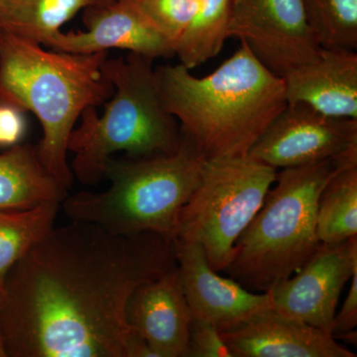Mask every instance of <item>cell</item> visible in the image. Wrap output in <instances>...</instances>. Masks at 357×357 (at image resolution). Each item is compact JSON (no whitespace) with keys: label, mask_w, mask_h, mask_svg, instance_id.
Segmentation results:
<instances>
[{"label":"cell","mask_w":357,"mask_h":357,"mask_svg":"<svg viewBox=\"0 0 357 357\" xmlns=\"http://www.w3.org/2000/svg\"><path fill=\"white\" fill-rule=\"evenodd\" d=\"M357 152L282 169L261 208L239 237L223 273L255 293L293 276L319 248L317 211L324 188Z\"/></svg>","instance_id":"cell-5"},{"label":"cell","mask_w":357,"mask_h":357,"mask_svg":"<svg viewBox=\"0 0 357 357\" xmlns=\"http://www.w3.org/2000/svg\"><path fill=\"white\" fill-rule=\"evenodd\" d=\"M354 152H357V119L328 116L302 103H287L248 155L278 170Z\"/></svg>","instance_id":"cell-9"},{"label":"cell","mask_w":357,"mask_h":357,"mask_svg":"<svg viewBox=\"0 0 357 357\" xmlns=\"http://www.w3.org/2000/svg\"><path fill=\"white\" fill-rule=\"evenodd\" d=\"M351 284L340 312L333 319L332 335L337 340L340 335L356 330L357 326V271L351 279Z\"/></svg>","instance_id":"cell-25"},{"label":"cell","mask_w":357,"mask_h":357,"mask_svg":"<svg viewBox=\"0 0 357 357\" xmlns=\"http://www.w3.org/2000/svg\"><path fill=\"white\" fill-rule=\"evenodd\" d=\"M192 319L177 267L141 284L126 306L128 325L157 357L188 356Z\"/></svg>","instance_id":"cell-13"},{"label":"cell","mask_w":357,"mask_h":357,"mask_svg":"<svg viewBox=\"0 0 357 357\" xmlns=\"http://www.w3.org/2000/svg\"><path fill=\"white\" fill-rule=\"evenodd\" d=\"M177 267L175 241L72 220L48 232L0 292L6 357H157L126 319L131 294Z\"/></svg>","instance_id":"cell-1"},{"label":"cell","mask_w":357,"mask_h":357,"mask_svg":"<svg viewBox=\"0 0 357 357\" xmlns=\"http://www.w3.org/2000/svg\"><path fill=\"white\" fill-rule=\"evenodd\" d=\"M220 335L232 357H356L330 333L272 309Z\"/></svg>","instance_id":"cell-14"},{"label":"cell","mask_w":357,"mask_h":357,"mask_svg":"<svg viewBox=\"0 0 357 357\" xmlns=\"http://www.w3.org/2000/svg\"><path fill=\"white\" fill-rule=\"evenodd\" d=\"M86 31H60L48 48L72 54H95L121 49L148 57L171 58L175 49L144 20L131 0H115L86 8Z\"/></svg>","instance_id":"cell-12"},{"label":"cell","mask_w":357,"mask_h":357,"mask_svg":"<svg viewBox=\"0 0 357 357\" xmlns=\"http://www.w3.org/2000/svg\"><path fill=\"white\" fill-rule=\"evenodd\" d=\"M24 112L15 105L0 103V146L20 144L26 131Z\"/></svg>","instance_id":"cell-24"},{"label":"cell","mask_w":357,"mask_h":357,"mask_svg":"<svg viewBox=\"0 0 357 357\" xmlns=\"http://www.w3.org/2000/svg\"><path fill=\"white\" fill-rule=\"evenodd\" d=\"M109 52L72 54L0 31V103L36 115L43 136L37 145L42 165L59 184L72 187L69 140L82 112L112 98L102 72Z\"/></svg>","instance_id":"cell-3"},{"label":"cell","mask_w":357,"mask_h":357,"mask_svg":"<svg viewBox=\"0 0 357 357\" xmlns=\"http://www.w3.org/2000/svg\"><path fill=\"white\" fill-rule=\"evenodd\" d=\"M154 73L166 109L208 159L248 156L287 105L283 77L243 42L208 76H192L182 64L160 66Z\"/></svg>","instance_id":"cell-2"},{"label":"cell","mask_w":357,"mask_h":357,"mask_svg":"<svg viewBox=\"0 0 357 357\" xmlns=\"http://www.w3.org/2000/svg\"><path fill=\"white\" fill-rule=\"evenodd\" d=\"M154 59L131 53L107 58L102 72L114 93L98 115L96 107L82 112V123L70 136L75 154L73 175L86 185L105 178L109 160L119 152L129 157L175 153L182 141L177 119L166 109L155 79Z\"/></svg>","instance_id":"cell-4"},{"label":"cell","mask_w":357,"mask_h":357,"mask_svg":"<svg viewBox=\"0 0 357 357\" xmlns=\"http://www.w3.org/2000/svg\"><path fill=\"white\" fill-rule=\"evenodd\" d=\"M206 160L182 131L175 153L112 158L105 168V191L79 192L61 206L70 220L96 223L119 234L155 232L174 241L180 211L199 185Z\"/></svg>","instance_id":"cell-6"},{"label":"cell","mask_w":357,"mask_h":357,"mask_svg":"<svg viewBox=\"0 0 357 357\" xmlns=\"http://www.w3.org/2000/svg\"><path fill=\"white\" fill-rule=\"evenodd\" d=\"M229 34L281 77L314 60L321 49L303 0H231Z\"/></svg>","instance_id":"cell-8"},{"label":"cell","mask_w":357,"mask_h":357,"mask_svg":"<svg viewBox=\"0 0 357 357\" xmlns=\"http://www.w3.org/2000/svg\"><path fill=\"white\" fill-rule=\"evenodd\" d=\"M68 190L40 161L37 145L17 144L0 153V211L63 203Z\"/></svg>","instance_id":"cell-16"},{"label":"cell","mask_w":357,"mask_h":357,"mask_svg":"<svg viewBox=\"0 0 357 357\" xmlns=\"http://www.w3.org/2000/svg\"><path fill=\"white\" fill-rule=\"evenodd\" d=\"M174 241L181 283L192 316L223 332L271 309L269 294L251 292L213 270L201 244Z\"/></svg>","instance_id":"cell-11"},{"label":"cell","mask_w":357,"mask_h":357,"mask_svg":"<svg viewBox=\"0 0 357 357\" xmlns=\"http://www.w3.org/2000/svg\"><path fill=\"white\" fill-rule=\"evenodd\" d=\"M1 292V291H0ZM0 357H6V351H4L3 342H2L1 335H0Z\"/></svg>","instance_id":"cell-27"},{"label":"cell","mask_w":357,"mask_h":357,"mask_svg":"<svg viewBox=\"0 0 357 357\" xmlns=\"http://www.w3.org/2000/svg\"><path fill=\"white\" fill-rule=\"evenodd\" d=\"M231 0H198L196 13L175 45L180 64L192 70L215 58L229 38Z\"/></svg>","instance_id":"cell-19"},{"label":"cell","mask_w":357,"mask_h":357,"mask_svg":"<svg viewBox=\"0 0 357 357\" xmlns=\"http://www.w3.org/2000/svg\"><path fill=\"white\" fill-rule=\"evenodd\" d=\"M276 176V169L249 155L206 160L199 185L180 211L174 241L201 244L211 268L222 272Z\"/></svg>","instance_id":"cell-7"},{"label":"cell","mask_w":357,"mask_h":357,"mask_svg":"<svg viewBox=\"0 0 357 357\" xmlns=\"http://www.w3.org/2000/svg\"><path fill=\"white\" fill-rule=\"evenodd\" d=\"M141 15L175 49L198 7V0H131Z\"/></svg>","instance_id":"cell-22"},{"label":"cell","mask_w":357,"mask_h":357,"mask_svg":"<svg viewBox=\"0 0 357 357\" xmlns=\"http://www.w3.org/2000/svg\"><path fill=\"white\" fill-rule=\"evenodd\" d=\"M93 0H0V31L48 47L62 26Z\"/></svg>","instance_id":"cell-17"},{"label":"cell","mask_w":357,"mask_h":357,"mask_svg":"<svg viewBox=\"0 0 357 357\" xmlns=\"http://www.w3.org/2000/svg\"><path fill=\"white\" fill-rule=\"evenodd\" d=\"M287 103H302L321 114L357 119V54L321 48L318 57L283 77Z\"/></svg>","instance_id":"cell-15"},{"label":"cell","mask_w":357,"mask_h":357,"mask_svg":"<svg viewBox=\"0 0 357 357\" xmlns=\"http://www.w3.org/2000/svg\"><path fill=\"white\" fill-rule=\"evenodd\" d=\"M114 1L115 0H93V6H105V4H109Z\"/></svg>","instance_id":"cell-26"},{"label":"cell","mask_w":357,"mask_h":357,"mask_svg":"<svg viewBox=\"0 0 357 357\" xmlns=\"http://www.w3.org/2000/svg\"><path fill=\"white\" fill-rule=\"evenodd\" d=\"M321 243H337L357 236V164L347 167L324 188L317 211Z\"/></svg>","instance_id":"cell-20"},{"label":"cell","mask_w":357,"mask_h":357,"mask_svg":"<svg viewBox=\"0 0 357 357\" xmlns=\"http://www.w3.org/2000/svg\"><path fill=\"white\" fill-rule=\"evenodd\" d=\"M61 203L0 211V291L7 274L55 225Z\"/></svg>","instance_id":"cell-18"},{"label":"cell","mask_w":357,"mask_h":357,"mask_svg":"<svg viewBox=\"0 0 357 357\" xmlns=\"http://www.w3.org/2000/svg\"><path fill=\"white\" fill-rule=\"evenodd\" d=\"M303 4L321 48L356 51L357 0H303Z\"/></svg>","instance_id":"cell-21"},{"label":"cell","mask_w":357,"mask_h":357,"mask_svg":"<svg viewBox=\"0 0 357 357\" xmlns=\"http://www.w3.org/2000/svg\"><path fill=\"white\" fill-rule=\"evenodd\" d=\"M187 357H232V354L217 326L192 316Z\"/></svg>","instance_id":"cell-23"},{"label":"cell","mask_w":357,"mask_h":357,"mask_svg":"<svg viewBox=\"0 0 357 357\" xmlns=\"http://www.w3.org/2000/svg\"><path fill=\"white\" fill-rule=\"evenodd\" d=\"M356 271L357 236L321 243L293 276L267 291L271 309L332 335L340 294Z\"/></svg>","instance_id":"cell-10"}]
</instances>
